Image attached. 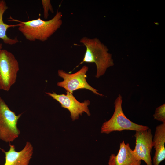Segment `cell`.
<instances>
[{"instance_id":"8992f818","label":"cell","mask_w":165,"mask_h":165,"mask_svg":"<svg viewBox=\"0 0 165 165\" xmlns=\"http://www.w3.org/2000/svg\"><path fill=\"white\" fill-rule=\"evenodd\" d=\"M88 67L84 65L78 72L73 74H68L63 70H59L58 74L62 78L63 80L58 82L57 85L64 88L67 92L73 94L74 91L82 89L88 90L94 94L100 96L103 94L98 92L96 89L91 86L86 80V73Z\"/></svg>"},{"instance_id":"30bf717a","label":"cell","mask_w":165,"mask_h":165,"mask_svg":"<svg viewBox=\"0 0 165 165\" xmlns=\"http://www.w3.org/2000/svg\"><path fill=\"white\" fill-rule=\"evenodd\" d=\"M141 160L138 159L129 143L124 141L120 144L119 149L116 155L111 154L108 165H141Z\"/></svg>"},{"instance_id":"8fae6325","label":"cell","mask_w":165,"mask_h":165,"mask_svg":"<svg viewBox=\"0 0 165 165\" xmlns=\"http://www.w3.org/2000/svg\"><path fill=\"white\" fill-rule=\"evenodd\" d=\"M152 140L155 150L153 164L159 165L165 159V123H162L156 127Z\"/></svg>"},{"instance_id":"5b68a950","label":"cell","mask_w":165,"mask_h":165,"mask_svg":"<svg viewBox=\"0 0 165 165\" xmlns=\"http://www.w3.org/2000/svg\"><path fill=\"white\" fill-rule=\"evenodd\" d=\"M19 70L14 55L5 49L0 50V89L8 91L15 83Z\"/></svg>"},{"instance_id":"6da1fadb","label":"cell","mask_w":165,"mask_h":165,"mask_svg":"<svg viewBox=\"0 0 165 165\" xmlns=\"http://www.w3.org/2000/svg\"><path fill=\"white\" fill-rule=\"evenodd\" d=\"M62 14L57 11L54 16L47 21L40 18L36 19L23 22L14 19L12 21L19 22L18 29L25 38L30 41H47L61 26L62 24Z\"/></svg>"},{"instance_id":"4fadbf2b","label":"cell","mask_w":165,"mask_h":165,"mask_svg":"<svg viewBox=\"0 0 165 165\" xmlns=\"http://www.w3.org/2000/svg\"><path fill=\"white\" fill-rule=\"evenodd\" d=\"M155 119L165 123V104H163L157 107L153 115Z\"/></svg>"},{"instance_id":"52a82bcc","label":"cell","mask_w":165,"mask_h":165,"mask_svg":"<svg viewBox=\"0 0 165 165\" xmlns=\"http://www.w3.org/2000/svg\"><path fill=\"white\" fill-rule=\"evenodd\" d=\"M46 93L58 101L62 107L69 110L72 121L78 119L79 116L82 115L84 112L88 116L90 115L88 107L90 103L89 100L80 102L75 98L73 94L68 92H66V94H57L54 92H46Z\"/></svg>"},{"instance_id":"3957f363","label":"cell","mask_w":165,"mask_h":165,"mask_svg":"<svg viewBox=\"0 0 165 165\" xmlns=\"http://www.w3.org/2000/svg\"><path fill=\"white\" fill-rule=\"evenodd\" d=\"M122 97L119 94L114 102L115 111L111 118L104 122L101 132L108 134L116 131L125 130L141 131L149 129L148 126L136 124L128 119L122 108Z\"/></svg>"},{"instance_id":"9c48e42d","label":"cell","mask_w":165,"mask_h":165,"mask_svg":"<svg viewBox=\"0 0 165 165\" xmlns=\"http://www.w3.org/2000/svg\"><path fill=\"white\" fill-rule=\"evenodd\" d=\"M9 150L7 152L1 148L5 153V162L4 165H28L33 154V147L29 142H26L25 145L21 151L15 150L14 145L9 143Z\"/></svg>"},{"instance_id":"ba28073f","label":"cell","mask_w":165,"mask_h":165,"mask_svg":"<svg viewBox=\"0 0 165 165\" xmlns=\"http://www.w3.org/2000/svg\"><path fill=\"white\" fill-rule=\"evenodd\" d=\"M134 136L136 144L133 150L136 156L139 160L144 161L147 165H152L151 154L153 147V137L151 129L135 131Z\"/></svg>"},{"instance_id":"7a4b0ae2","label":"cell","mask_w":165,"mask_h":165,"mask_svg":"<svg viewBox=\"0 0 165 165\" xmlns=\"http://www.w3.org/2000/svg\"><path fill=\"white\" fill-rule=\"evenodd\" d=\"M79 42L86 48L82 61L79 64L83 63H94L97 68L96 78L103 75L108 68L114 65L112 55L108 52V48L98 38L84 36Z\"/></svg>"},{"instance_id":"9a60e30c","label":"cell","mask_w":165,"mask_h":165,"mask_svg":"<svg viewBox=\"0 0 165 165\" xmlns=\"http://www.w3.org/2000/svg\"><path fill=\"white\" fill-rule=\"evenodd\" d=\"M2 43H0V50L2 49Z\"/></svg>"},{"instance_id":"7c38bea8","label":"cell","mask_w":165,"mask_h":165,"mask_svg":"<svg viewBox=\"0 0 165 165\" xmlns=\"http://www.w3.org/2000/svg\"><path fill=\"white\" fill-rule=\"evenodd\" d=\"M8 7L6 2L4 0H0V38L4 43L9 45L15 44L19 42L16 37L12 38L8 37L6 35L7 29L9 28L19 26L20 24L15 25H9L5 23L3 20V14Z\"/></svg>"},{"instance_id":"277c9868","label":"cell","mask_w":165,"mask_h":165,"mask_svg":"<svg viewBox=\"0 0 165 165\" xmlns=\"http://www.w3.org/2000/svg\"><path fill=\"white\" fill-rule=\"evenodd\" d=\"M22 114L16 115L0 96V139L10 143L19 137L20 131L17 124Z\"/></svg>"},{"instance_id":"5bb4252c","label":"cell","mask_w":165,"mask_h":165,"mask_svg":"<svg viewBox=\"0 0 165 165\" xmlns=\"http://www.w3.org/2000/svg\"><path fill=\"white\" fill-rule=\"evenodd\" d=\"M42 4L43 10L44 17L47 19L49 15V12H54L53 8L50 0H42Z\"/></svg>"}]
</instances>
